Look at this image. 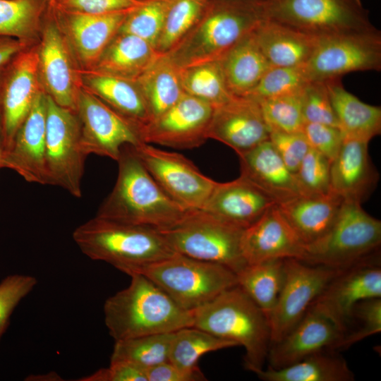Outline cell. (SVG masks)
I'll list each match as a JSON object with an SVG mask.
<instances>
[{"label": "cell", "instance_id": "cell-47", "mask_svg": "<svg viewBox=\"0 0 381 381\" xmlns=\"http://www.w3.org/2000/svg\"><path fill=\"white\" fill-rule=\"evenodd\" d=\"M353 318L361 322L356 330L344 334L336 350L349 349L361 340L381 331V298H374L358 303L353 311Z\"/></svg>", "mask_w": 381, "mask_h": 381}, {"label": "cell", "instance_id": "cell-40", "mask_svg": "<svg viewBox=\"0 0 381 381\" xmlns=\"http://www.w3.org/2000/svg\"><path fill=\"white\" fill-rule=\"evenodd\" d=\"M209 0H172L155 44L159 54L171 50L202 14Z\"/></svg>", "mask_w": 381, "mask_h": 381}, {"label": "cell", "instance_id": "cell-32", "mask_svg": "<svg viewBox=\"0 0 381 381\" xmlns=\"http://www.w3.org/2000/svg\"><path fill=\"white\" fill-rule=\"evenodd\" d=\"M229 92L246 97L272 67L258 46L253 31L243 37L219 59Z\"/></svg>", "mask_w": 381, "mask_h": 381}, {"label": "cell", "instance_id": "cell-10", "mask_svg": "<svg viewBox=\"0 0 381 381\" xmlns=\"http://www.w3.org/2000/svg\"><path fill=\"white\" fill-rule=\"evenodd\" d=\"M86 157L76 112L59 106L47 95L45 159L49 185L81 198Z\"/></svg>", "mask_w": 381, "mask_h": 381}, {"label": "cell", "instance_id": "cell-56", "mask_svg": "<svg viewBox=\"0 0 381 381\" xmlns=\"http://www.w3.org/2000/svg\"><path fill=\"white\" fill-rule=\"evenodd\" d=\"M4 67H2V68H0V82H1V75H2V71H3Z\"/></svg>", "mask_w": 381, "mask_h": 381}, {"label": "cell", "instance_id": "cell-19", "mask_svg": "<svg viewBox=\"0 0 381 381\" xmlns=\"http://www.w3.org/2000/svg\"><path fill=\"white\" fill-rule=\"evenodd\" d=\"M48 4L82 71L92 68L132 9L105 14H90L66 11Z\"/></svg>", "mask_w": 381, "mask_h": 381}, {"label": "cell", "instance_id": "cell-41", "mask_svg": "<svg viewBox=\"0 0 381 381\" xmlns=\"http://www.w3.org/2000/svg\"><path fill=\"white\" fill-rule=\"evenodd\" d=\"M172 0H143L127 14L119 31L133 35L155 47Z\"/></svg>", "mask_w": 381, "mask_h": 381}, {"label": "cell", "instance_id": "cell-12", "mask_svg": "<svg viewBox=\"0 0 381 381\" xmlns=\"http://www.w3.org/2000/svg\"><path fill=\"white\" fill-rule=\"evenodd\" d=\"M344 269L284 259V284L268 316L270 345L280 341L297 325L329 282Z\"/></svg>", "mask_w": 381, "mask_h": 381}, {"label": "cell", "instance_id": "cell-18", "mask_svg": "<svg viewBox=\"0 0 381 381\" xmlns=\"http://www.w3.org/2000/svg\"><path fill=\"white\" fill-rule=\"evenodd\" d=\"M213 107L184 93L169 109L140 131L143 143L176 149H191L207 140Z\"/></svg>", "mask_w": 381, "mask_h": 381}, {"label": "cell", "instance_id": "cell-33", "mask_svg": "<svg viewBox=\"0 0 381 381\" xmlns=\"http://www.w3.org/2000/svg\"><path fill=\"white\" fill-rule=\"evenodd\" d=\"M264 381H352L354 374L344 359L324 351L291 365L274 368L268 366L254 372Z\"/></svg>", "mask_w": 381, "mask_h": 381}, {"label": "cell", "instance_id": "cell-46", "mask_svg": "<svg viewBox=\"0 0 381 381\" xmlns=\"http://www.w3.org/2000/svg\"><path fill=\"white\" fill-rule=\"evenodd\" d=\"M37 284L35 277L25 274L9 275L0 282V339L14 309Z\"/></svg>", "mask_w": 381, "mask_h": 381}, {"label": "cell", "instance_id": "cell-35", "mask_svg": "<svg viewBox=\"0 0 381 381\" xmlns=\"http://www.w3.org/2000/svg\"><path fill=\"white\" fill-rule=\"evenodd\" d=\"M237 285L269 316L274 307L284 277V259L246 265L236 274Z\"/></svg>", "mask_w": 381, "mask_h": 381}, {"label": "cell", "instance_id": "cell-11", "mask_svg": "<svg viewBox=\"0 0 381 381\" xmlns=\"http://www.w3.org/2000/svg\"><path fill=\"white\" fill-rule=\"evenodd\" d=\"M310 80L341 78L356 71L381 70V35L377 30L318 38L304 65Z\"/></svg>", "mask_w": 381, "mask_h": 381}, {"label": "cell", "instance_id": "cell-39", "mask_svg": "<svg viewBox=\"0 0 381 381\" xmlns=\"http://www.w3.org/2000/svg\"><path fill=\"white\" fill-rule=\"evenodd\" d=\"M172 333L115 341L110 362H127L146 370L168 361Z\"/></svg>", "mask_w": 381, "mask_h": 381}, {"label": "cell", "instance_id": "cell-57", "mask_svg": "<svg viewBox=\"0 0 381 381\" xmlns=\"http://www.w3.org/2000/svg\"><path fill=\"white\" fill-rule=\"evenodd\" d=\"M46 1H47L48 3H51V2H53V1H56V0H46Z\"/></svg>", "mask_w": 381, "mask_h": 381}, {"label": "cell", "instance_id": "cell-42", "mask_svg": "<svg viewBox=\"0 0 381 381\" xmlns=\"http://www.w3.org/2000/svg\"><path fill=\"white\" fill-rule=\"evenodd\" d=\"M309 79L305 66L271 67L246 97L257 101L301 94Z\"/></svg>", "mask_w": 381, "mask_h": 381}, {"label": "cell", "instance_id": "cell-20", "mask_svg": "<svg viewBox=\"0 0 381 381\" xmlns=\"http://www.w3.org/2000/svg\"><path fill=\"white\" fill-rule=\"evenodd\" d=\"M258 102L249 97H233L213 108L207 137L219 141L241 155L269 140Z\"/></svg>", "mask_w": 381, "mask_h": 381}, {"label": "cell", "instance_id": "cell-51", "mask_svg": "<svg viewBox=\"0 0 381 381\" xmlns=\"http://www.w3.org/2000/svg\"><path fill=\"white\" fill-rule=\"evenodd\" d=\"M78 381H147L145 369L127 362H110L107 368H102Z\"/></svg>", "mask_w": 381, "mask_h": 381}, {"label": "cell", "instance_id": "cell-54", "mask_svg": "<svg viewBox=\"0 0 381 381\" xmlns=\"http://www.w3.org/2000/svg\"><path fill=\"white\" fill-rule=\"evenodd\" d=\"M3 146L1 143V124H0V169H1L2 157H3Z\"/></svg>", "mask_w": 381, "mask_h": 381}, {"label": "cell", "instance_id": "cell-22", "mask_svg": "<svg viewBox=\"0 0 381 381\" xmlns=\"http://www.w3.org/2000/svg\"><path fill=\"white\" fill-rule=\"evenodd\" d=\"M241 249L247 265L272 259L304 260L306 247L280 212L277 204L244 229Z\"/></svg>", "mask_w": 381, "mask_h": 381}, {"label": "cell", "instance_id": "cell-50", "mask_svg": "<svg viewBox=\"0 0 381 381\" xmlns=\"http://www.w3.org/2000/svg\"><path fill=\"white\" fill-rule=\"evenodd\" d=\"M143 0H56L52 4L66 11L105 14L133 8Z\"/></svg>", "mask_w": 381, "mask_h": 381}, {"label": "cell", "instance_id": "cell-17", "mask_svg": "<svg viewBox=\"0 0 381 381\" xmlns=\"http://www.w3.org/2000/svg\"><path fill=\"white\" fill-rule=\"evenodd\" d=\"M374 298H381V267L377 255L344 269L310 306L327 316L345 334L355 306Z\"/></svg>", "mask_w": 381, "mask_h": 381}, {"label": "cell", "instance_id": "cell-31", "mask_svg": "<svg viewBox=\"0 0 381 381\" xmlns=\"http://www.w3.org/2000/svg\"><path fill=\"white\" fill-rule=\"evenodd\" d=\"M344 137L368 142L381 133V107L360 100L343 86L341 78L325 80Z\"/></svg>", "mask_w": 381, "mask_h": 381}, {"label": "cell", "instance_id": "cell-48", "mask_svg": "<svg viewBox=\"0 0 381 381\" xmlns=\"http://www.w3.org/2000/svg\"><path fill=\"white\" fill-rule=\"evenodd\" d=\"M269 140L287 168L295 174L310 148L302 131H271Z\"/></svg>", "mask_w": 381, "mask_h": 381}, {"label": "cell", "instance_id": "cell-21", "mask_svg": "<svg viewBox=\"0 0 381 381\" xmlns=\"http://www.w3.org/2000/svg\"><path fill=\"white\" fill-rule=\"evenodd\" d=\"M47 95L37 97L30 112L4 152L1 168L9 169L30 183L49 185L45 159Z\"/></svg>", "mask_w": 381, "mask_h": 381}, {"label": "cell", "instance_id": "cell-4", "mask_svg": "<svg viewBox=\"0 0 381 381\" xmlns=\"http://www.w3.org/2000/svg\"><path fill=\"white\" fill-rule=\"evenodd\" d=\"M72 237L90 259L109 263L128 275L176 253L157 229L97 216L77 226Z\"/></svg>", "mask_w": 381, "mask_h": 381}, {"label": "cell", "instance_id": "cell-45", "mask_svg": "<svg viewBox=\"0 0 381 381\" xmlns=\"http://www.w3.org/2000/svg\"><path fill=\"white\" fill-rule=\"evenodd\" d=\"M301 99L305 123H322L339 128L325 81L310 80L301 92Z\"/></svg>", "mask_w": 381, "mask_h": 381}, {"label": "cell", "instance_id": "cell-2", "mask_svg": "<svg viewBox=\"0 0 381 381\" xmlns=\"http://www.w3.org/2000/svg\"><path fill=\"white\" fill-rule=\"evenodd\" d=\"M265 0H209L200 18L167 54L179 69L219 60L265 18Z\"/></svg>", "mask_w": 381, "mask_h": 381}, {"label": "cell", "instance_id": "cell-43", "mask_svg": "<svg viewBox=\"0 0 381 381\" xmlns=\"http://www.w3.org/2000/svg\"><path fill=\"white\" fill-rule=\"evenodd\" d=\"M270 131L301 132L305 123L301 94L258 101Z\"/></svg>", "mask_w": 381, "mask_h": 381}, {"label": "cell", "instance_id": "cell-29", "mask_svg": "<svg viewBox=\"0 0 381 381\" xmlns=\"http://www.w3.org/2000/svg\"><path fill=\"white\" fill-rule=\"evenodd\" d=\"M262 52L272 66L305 65L318 38L277 21L264 18L253 30Z\"/></svg>", "mask_w": 381, "mask_h": 381}, {"label": "cell", "instance_id": "cell-37", "mask_svg": "<svg viewBox=\"0 0 381 381\" xmlns=\"http://www.w3.org/2000/svg\"><path fill=\"white\" fill-rule=\"evenodd\" d=\"M238 346L234 341L218 337L194 326L172 333L169 361L176 367L193 370L198 368L199 358L205 353Z\"/></svg>", "mask_w": 381, "mask_h": 381}, {"label": "cell", "instance_id": "cell-25", "mask_svg": "<svg viewBox=\"0 0 381 381\" xmlns=\"http://www.w3.org/2000/svg\"><path fill=\"white\" fill-rule=\"evenodd\" d=\"M368 142L344 137L330 165V191L343 200L362 203L374 190L378 173L368 154Z\"/></svg>", "mask_w": 381, "mask_h": 381}, {"label": "cell", "instance_id": "cell-36", "mask_svg": "<svg viewBox=\"0 0 381 381\" xmlns=\"http://www.w3.org/2000/svg\"><path fill=\"white\" fill-rule=\"evenodd\" d=\"M47 7L46 0H0V35L36 44Z\"/></svg>", "mask_w": 381, "mask_h": 381}, {"label": "cell", "instance_id": "cell-26", "mask_svg": "<svg viewBox=\"0 0 381 381\" xmlns=\"http://www.w3.org/2000/svg\"><path fill=\"white\" fill-rule=\"evenodd\" d=\"M241 176L277 204L301 195L295 174L286 166L270 140L238 156Z\"/></svg>", "mask_w": 381, "mask_h": 381}, {"label": "cell", "instance_id": "cell-3", "mask_svg": "<svg viewBox=\"0 0 381 381\" xmlns=\"http://www.w3.org/2000/svg\"><path fill=\"white\" fill-rule=\"evenodd\" d=\"M129 276V285L104 303V323L114 341L193 326L192 312L178 306L146 277L135 273Z\"/></svg>", "mask_w": 381, "mask_h": 381}, {"label": "cell", "instance_id": "cell-49", "mask_svg": "<svg viewBox=\"0 0 381 381\" xmlns=\"http://www.w3.org/2000/svg\"><path fill=\"white\" fill-rule=\"evenodd\" d=\"M310 147L325 157L330 162L341 148L344 135L334 126L306 122L302 129Z\"/></svg>", "mask_w": 381, "mask_h": 381}, {"label": "cell", "instance_id": "cell-53", "mask_svg": "<svg viewBox=\"0 0 381 381\" xmlns=\"http://www.w3.org/2000/svg\"><path fill=\"white\" fill-rule=\"evenodd\" d=\"M30 45L32 44H29L17 38L0 35V68L18 52Z\"/></svg>", "mask_w": 381, "mask_h": 381}, {"label": "cell", "instance_id": "cell-55", "mask_svg": "<svg viewBox=\"0 0 381 381\" xmlns=\"http://www.w3.org/2000/svg\"><path fill=\"white\" fill-rule=\"evenodd\" d=\"M352 1H354L357 4L362 6L361 0H352Z\"/></svg>", "mask_w": 381, "mask_h": 381}, {"label": "cell", "instance_id": "cell-7", "mask_svg": "<svg viewBox=\"0 0 381 381\" xmlns=\"http://www.w3.org/2000/svg\"><path fill=\"white\" fill-rule=\"evenodd\" d=\"M380 243V220L367 213L361 203L343 200L331 229L320 241L306 247L303 261L346 268L375 255Z\"/></svg>", "mask_w": 381, "mask_h": 381}, {"label": "cell", "instance_id": "cell-5", "mask_svg": "<svg viewBox=\"0 0 381 381\" xmlns=\"http://www.w3.org/2000/svg\"><path fill=\"white\" fill-rule=\"evenodd\" d=\"M193 326L243 346L245 367L263 368L271 344L265 313L238 285L192 311Z\"/></svg>", "mask_w": 381, "mask_h": 381}, {"label": "cell", "instance_id": "cell-28", "mask_svg": "<svg viewBox=\"0 0 381 381\" xmlns=\"http://www.w3.org/2000/svg\"><path fill=\"white\" fill-rule=\"evenodd\" d=\"M82 86L123 116L138 131L150 121V112L136 80L81 70Z\"/></svg>", "mask_w": 381, "mask_h": 381}, {"label": "cell", "instance_id": "cell-1", "mask_svg": "<svg viewBox=\"0 0 381 381\" xmlns=\"http://www.w3.org/2000/svg\"><path fill=\"white\" fill-rule=\"evenodd\" d=\"M116 162V183L95 216L160 231L174 226L190 212L164 193L145 169L133 146L125 145Z\"/></svg>", "mask_w": 381, "mask_h": 381}, {"label": "cell", "instance_id": "cell-24", "mask_svg": "<svg viewBox=\"0 0 381 381\" xmlns=\"http://www.w3.org/2000/svg\"><path fill=\"white\" fill-rule=\"evenodd\" d=\"M276 204L267 194L240 175L231 181L217 182L201 210L244 229Z\"/></svg>", "mask_w": 381, "mask_h": 381}, {"label": "cell", "instance_id": "cell-13", "mask_svg": "<svg viewBox=\"0 0 381 381\" xmlns=\"http://www.w3.org/2000/svg\"><path fill=\"white\" fill-rule=\"evenodd\" d=\"M37 70L43 92L59 106L76 112L81 68L49 6L37 42Z\"/></svg>", "mask_w": 381, "mask_h": 381}, {"label": "cell", "instance_id": "cell-30", "mask_svg": "<svg viewBox=\"0 0 381 381\" xmlns=\"http://www.w3.org/2000/svg\"><path fill=\"white\" fill-rule=\"evenodd\" d=\"M159 54L146 40L118 32L92 68L87 71L136 80Z\"/></svg>", "mask_w": 381, "mask_h": 381}, {"label": "cell", "instance_id": "cell-6", "mask_svg": "<svg viewBox=\"0 0 381 381\" xmlns=\"http://www.w3.org/2000/svg\"><path fill=\"white\" fill-rule=\"evenodd\" d=\"M135 273L146 277L190 312L237 285L236 274L230 269L179 253L140 267L128 275Z\"/></svg>", "mask_w": 381, "mask_h": 381}, {"label": "cell", "instance_id": "cell-34", "mask_svg": "<svg viewBox=\"0 0 381 381\" xmlns=\"http://www.w3.org/2000/svg\"><path fill=\"white\" fill-rule=\"evenodd\" d=\"M136 81L146 102L151 121L172 107L185 93L180 69L165 54H160Z\"/></svg>", "mask_w": 381, "mask_h": 381}, {"label": "cell", "instance_id": "cell-8", "mask_svg": "<svg viewBox=\"0 0 381 381\" xmlns=\"http://www.w3.org/2000/svg\"><path fill=\"white\" fill-rule=\"evenodd\" d=\"M243 231L197 210L159 231L176 253L223 265L237 274L247 265L241 249Z\"/></svg>", "mask_w": 381, "mask_h": 381}, {"label": "cell", "instance_id": "cell-16", "mask_svg": "<svg viewBox=\"0 0 381 381\" xmlns=\"http://www.w3.org/2000/svg\"><path fill=\"white\" fill-rule=\"evenodd\" d=\"M76 114L81 147L87 157L95 155L117 161L125 145L135 147L143 143L133 124L83 87Z\"/></svg>", "mask_w": 381, "mask_h": 381}, {"label": "cell", "instance_id": "cell-38", "mask_svg": "<svg viewBox=\"0 0 381 381\" xmlns=\"http://www.w3.org/2000/svg\"><path fill=\"white\" fill-rule=\"evenodd\" d=\"M180 78L186 94L207 102L213 108L234 97L227 88L219 60L180 69Z\"/></svg>", "mask_w": 381, "mask_h": 381}, {"label": "cell", "instance_id": "cell-14", "mask_svg": "<svg viewBox=\"0 0 381 381\" xmlns=\"http://www.w3.org/2000/svg\"><path fill=\"white\" fill-rule=\"evenodd\" d=\"M133 148L145 169L174 202L188 211L202 210L217 181L202 174L181 154L145 143Z\"/></svg>", "mask_w": 381, "mask_h": 381}, {"label": "cell", "instance_id": "cell-9", "mask_svg": "<svg viewBox=\"0 0 381 381\" xmlns=\"http://www.w3.org/2000/svg\"><path fill=\"white\" fill-rule=\"evenodd\" d=\"M265 18L321 38L376 29L352 0H265Z\"/></svg>", "mask_w": 381, "mask_h": 381}, {"label": "cell", "instance_id": "cell-52", "mask_svg": "<svg viewBox=\"0 0 381 381\" xmlns=\"http://www.w3.org/2000/svg\"><path fill=\"white\" fill-rule=\"evenodd\" d=\"M147 381H201L206 378L200 368L187 370L166 361L145 370Z\"/></svg>", "mask_w": 381, "mask_h": 381}, {"label": "cell", "instance_id": "cell-44", "mask_svg": "<svg viewBox=\"0 0 381 381\" xmlns=\"http://www.w3.org/2000/svg\"><path fill=\"white\" fill-rule=\"evenodd\" d=\"M331 162L310 148L294 174L301 195H321L330 192Z\"/></svg>", "mask_w": 381, "mask_h": 381}, {"label": "cell", "instance_id": "cell-15", "mask_svg": "<svg viewBox=\"0 0 381 381\" xmlns=\"http://www.w3.org/2000/svg\"><path fill=\"white\" fill-rule=\"evenodd\" d=\"M37 70V42L15 55L4 67L0 82V124L4 152L42 92Z\"/></svg>", "mask_w": 381, "mask_h": 381}, {"label": "cell", "instance_id": "cell-23", "mask_svg": "<svg viewBox=\"0 0 381 381\" xmlns=\"http://www.w3.org/2000/svg\"><path fill=\"white\" fill-rule=\"evenodd\" d=\"M344 335L332 320L310 306L286 336L270 345L269 366L281 368L318 352L333 351Z\"/></svg>", "mask_w": 381, "mask_h": 381}, {"label": "cell", "instance_id": "cell-27", "mask_svg": "<svg viewBox=\"0 0 381 381\" xmlns=\"http://www.w3.org/2000/svg\"><path fill=\"white\" fill-rule=\"evenodd\" d=\"M343 200L326 194L298 195L277 206L306 247L322 238L331 229Z\"/></svg>", "mask_w": 381, "mask_h": 381}]
</instances>
